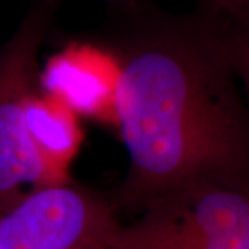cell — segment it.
Returning a JSON list of instances; mask_svg holds the SVG:
<instances>
[{"mask_svg": "<svg viewBox=\"0 0 249 249\" xmlns=\"http://www.w3.org/2000/svg\"><path fill=\"white\" fill-rule=\"evenodd\" d=\"M119 62L115 127L129 166L115 208L205 180H249V107L223 19L132 6L106 45Z\"/></svg>", "mask_w": 249, "mask_h": 249, "instance_id": "cell-1", "label": "cell"}, {"mask_svg": "<svg viewBox=\"0 0 249 249\" xmlns=\"http://www.w3.org/2000/svg\"><path fill=\"white\" fill-rule=\"evenodd\" d=\"M60 0H32L13 35L0 46V209L28 188L61 183L34 151L25 109L37 89L39 53Z\"/></svg>", "mask_w": 249, "mask_h": 249, "instance_id": "cell-2", "label": "cell"}, {"mask_svg": "<svg viewBox=\"0 0 249 249\" xmlns=\"http://www.w3.org/2000/svg\"><path fill=\"white\" fill-rule=\"evenodd\" d=\"M249 237V180H205L147 204L121 223L112 249H183Z\"/></svg>", "mask_w": 249, "mask_h": 249, "instance_id": "cell-3", "label": "cell"}, {"mask_svg": "<svg viewBox=\"0 0 249 249\" xmlns=\"http://www.w3.org/2000/svg\"><path fill=\"white\" fill-rule=\"evenodd\" d=\"M111 198L67 180L32 187L0 209V249H112Z\"/></svg>", "mask_w": 249, "mask_h": 249, "instance_id": "cell-4", "label": "cell"}, {"mask_svg": "<svg viewBox=\"0 0 249 249\" xmlns=\"http://www.w3.org/2000/svg\"><path fill=\"white\" fill-rule=\"evenodd\" d=\"M119 62L106 45L71 43L39 67L37 88L80 119L115 127Z\"/></svg>", "mask_w": 249, "mask_h": 249, "instance_id": "cell-5", "label": "cell"}, {"mask_svg": "<svg viewBox=\"0 0 249 249\" xmlns=\"http://www.w3.org/2000/svg\"><path fill=\"white\" fill-rule=\"evenodd\" d=\"M79 116L61 101L40 91L29 96L25 126L29 142L45 166L60 181L71 180V166L83 142Z\"/></svg>", "mask_w": 249, "mask_h": 249, "instance_id": "cell-6", "label": "cell"}, {"mask_svg": "<svg viewBox=\"0 0 249 249\" xmlns=\"http://www.w3.org/2000/svg\"><path fill=\"white\" fill-rule=\"evenodd\" d=\"M223 25L232 68L242 91L248 98L249 107V27L238 25L226 19H223Z\"/></svg>", "mask_w": 249, "mask_h": 249, "instance_id": "cell-7", "label": "cell"}, {"mask_svg": "<svg viewBox=\"0 0 249 249\" xmlns=\"http://www.w3.org/2000/svg\"><path fill=\"white\" fill-rule=\"evenodd\" d=\"M211 13L238 25L249 27V0H208Z\"/></svg>", "mask_w": 249, "mask_h": 249, "instance_id": "cell-8", "label": "cell"}, {"mask_svg": "<svg viewBox=\"0 0 249 249\" xmlns=\"http://www.w3.org/2000/svg\"><path fill=\"white\" fill-rule=\"evenodd\" d=\"M183 249H249V237L213 241V242L199 244V245H194V247H188V248Z\"/></svg>", "mask_w": 249, "mask_h": 249, "instance_id": "cell-9", "label": "cell"}]
</instances>
